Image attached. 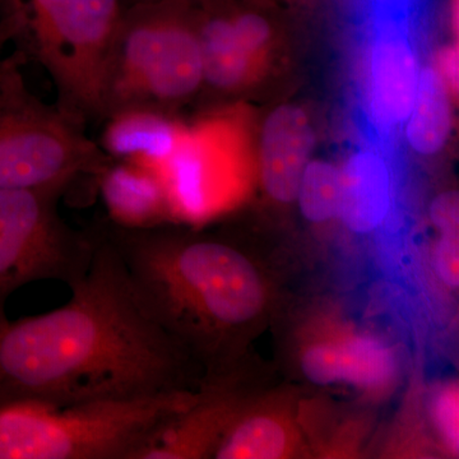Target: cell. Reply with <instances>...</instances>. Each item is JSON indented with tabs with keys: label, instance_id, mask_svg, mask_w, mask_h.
I'll list each match as a JSON object with an SVG mask.
<instances>
[{
	"label": "cell",
	"instance_id": "cell-1",
	"mask_svg": "<svg viewBox=\"0 0 459 459\" xmlns=\"http://www.w3.org/2000/svg\"><path fill=\"white\" fill-rule=\"evenodd\" d=\"M89 271L65 305L0 323V402L65 406L186 389L189 359L143 309L93 226Z\"/></svg>",
	"mask_w": 459,
	"mask_h": 459
},
{
	"label": "cell",
	"instance_id": "cell-2",
	"mask_svg": "<svg viewBox=\"0 0 459 459\" xmlns=\"http://www.w3.org/2000/svg\"><path fill=\"white\" fill-rule=\"evenodd\" d=\"M98 228L166 336L190 361L204 362L212 373L229 369L267 301L255 262L228 240L168 223L129 230L107 220Z\"/></svg>",
	"mask_w": 459,
	"mask_h": 459
},
{
	"label": "cell",
	"instance_id": "cell-3",
	"mask_svg": "<svg viewBox=\"0 0 459 459\" xmlns=\"http://www.w3.org/2000/svg\"><path fill=\"white\" fill-rule=\"evenodd\" d=\"M186 389L65 406L0 402V459H142L188 409Z\"/></svg>",
	"mask_w": 459,
	"mask_h": 459
},
{
	"label": "cell",
	"instance_id": "cell-4",
	"mask_svg": "<svg viewBox=\"0 0 459 459\" xmlns=\"http://www.w3.org/2000/svg\"><path fill=\"white\" fill-rule=\"evenodd\" d=\"M202 89L192 0H126L105 63L102 120L132 107L172 111Z\"/></svg>",
	"mask_w": 459,
	"mask_h": 459
},
{
	"label": "cell",
	"instance_id": "cell-5",
	"mask_svg": "<svg viewBox=\"0 0 459 459\" xmlns=\"http://www.w3.org/2000/svg\"><path fill=\"white\" fill-rule=\"evenodd\" d=\"M126 0H0L13 54L40 65L57 107L86 124L102 120V78Z\"/></svg>",
	"mask_w": 459,
	"mask_h": 459
},
{
	"label": "cell",
	"instance_id": "cell-6",
	"mask_svg": "<svg viewBox=\"0 0 459 459\" xmlns=\"http://www.w3.org/2000/svg\"><path fill=\"white\" fill-rule=\"evenodd\" d=\"M22 60L4 57L0 72V190L65 186L93 179L110 161L86 124L45 104L27 86Z\"/></svg>",
	"mask_w": 459,
	"mask_h": 459
},
{
	"label": "cell",
	"instance_id": "cell-7",
	"mask_svg": "<svg viewBox=\"0 0 459 459\" xmlns=\"http://www.w3.org/2000/svg\"><path fill=\"white\" fill-rule=\"evenodd\" d=\"M65 186L0 190V323L9 298L36 282L74 285L89 271L92 228L75 230L59 212Z\"/></svg>",
	"mask_w": 459,
	"mask_h": 459
},
{
	"label": "cell",
	"instance_id": "cell-8",
	"mask_svg": "<svg viewBox=\"0 0 459 459\" xmlns=\"http://www.w3.org/2000/svg\"><path fill=\"white\" fill-rule=\"evenodd\" d=\"M161 175L174 217L204 220L229 210L247 184L246 150L238 126L222 115L186 126Z\"/></svg>",
	"mask_w": 459,
	"mask_h": 459
},
{
	"label": "cell",
	"instance_id": "cell-9",
	"mask_svg": "<svg viewBox=\"0 0 459 459\" xmlns=\"http://www.w3.org/2000/svg\"><path fill=\"white\" fill-rule=\"evenodd\" d=\"M300 368L313 385H350L379 394L394 383V351L382 340L342 322H325L304 337Z\"/></svg>",
	"mask_w": 459,
	"mask_h": 459
},
{
	"label": "cell",
	"instance_id": "cell-10",
	"mask_svg": "<svg viewBox=\"0 0 459 459\" xmlns=\"http://www.w3.org/2000/svg\"><path fill=\"white\" fill-rule=\"evenodd\" d=\"M407 5H376L367 57L368 105L380 128L403 126L418 91V54L404 22Z\"/></svg>",
	"mask_w": 459,
	"mask_h": 459
},
{
	"label": "cell",
	"instance_id": "cell-11",
	"mask_svg": "<svg viewBox=\"0 0 459 459\" xmlns=\"http://www.w3.org/2000/svg\"><path fill=\"white\" fill-rule=\"evenodd\" d=\"M316 146L309 115L295 105H281L263 123L259 141V177L268 197L294 204L299 183Z\"/></svg>",
	"mask_w": 459,
	"mask_h": 459
},
{
	"label": "cell",
	"instance_id": "cell-12",
	"mask_svg": "<svg viewBox=\"0 0 459 459\" xmlns=\"http://www.w3.org/2000/svg\"><path fill=\"white\" fill-rule=\"evenodd\" d=\"M102 123L98 144L108 159L160 172L177 152L188 126L170 110L150 107L120 108Z\"/></svg>",
	"mask_w": 459,
	"mask_h": 459
},
{
	"label": "cell",
	"instance_id": "cell-13",
	"mask_svg": "<svg viewBox=\"0 0 459 459\" xmlns=\"http://www.w3.org/2000/svg\"><path fill=\"white\" fill-rule=\"evenodd\" d=\"M108 221L141 230L164 225L174 217L161 172L134 162L111 160L95 177Z\"/></svg>",
	"mask_w": 459,
	"mask_h": 459
},
{
	"label": "cell",
	"instance_id": "cell-14",
	"mask_svg": "<svg viewBox=\"0 0 459 459\" xmlns=\"http://www.w3.org/2000/svg\"><path fill=\"white\" fill-rule=\"evenodd\" d=\"M341 168L338 220L353 234L368 235L382 228L394 208V178L379 151H355Z\"/></svg>",
	"mask_w": 459,
	"mask_h": 459
},
{
	"label": "cell",
	"instance_id": "cell-15",
	"mask_svg": "<svg viewBox=\"0 0 459 459\" xmlns=\"http://www.w3.org/2000/svg\"><path fill=\"white\" fill-rule=\"evenodd\" d=\"M299 446L300 434L287 413L279 410H247L241 404L223 431L212 458H291Z\"/></svg>",
	"mask_w": 459,
	"mask_h": 459
},
{
	"label": "cell",
	"instance_id": "cell-16",
	"mask_svg": "<svg viewBox=\"0 0 459 459\" xmlns=\"http://www.w3.org/2000/svg\"><path fill=\"white\" fill-rule=\"evenodd\" d=\"M453 93L434 66L420 71L418 91L404 122V137L413 152L434 156L451 138L455 115Z\"/></svg>",
	"mask_w": 459,
	"mask_h": 459
},
{
	"label": "cell",
	"instance_id": "cell-17",
	"mask_svg": "<svg viewBox=\"0 0 459 459\" xmlns=\"http://www.w3.org/2000/svg\"><path fill=\"white\" fill-rule=\"evenodd\" d=\"M307 221L322 225L338 220L341 168L327 160L312 159L299 183L295 199Z\"/></svg>",
	"mask_w": 459,
	"mask_h": 459
},
{
	"label": "cell",
	"instance_id": "cell-18",
	"mask_svg": "<svg viewBox=\"0 0 459 459\" xmlns=\"http://www.w3.org/2000/svg\"><path fill=\"white\" fill-rule=\"evenodd\" d=\"M434 424L442 437L446 449L452 455L458 453V388L457 385L446 386L435 398Z\"/></svg>",
	"mask_w": 459,
	"mask_h": 459
},
{
	"label": "cell",
	"instance_id": "cell-19",
	"mask_svg": "<svg viewBox=\"0 0 459 459\" xmlns=\"http://www.w3.org/2000/svg\"><path fill=\"white\" fill-rule=\"evenodd\" d=\"M434 272L451 290L459 283V232H439L433 253Z\"/></svg>",
	"mask_w": 459,
	"mask_h": 459
},
{
	"label": "cell",
	"instance_id": "cell-20",
	"mask_svg": "<svg viewBox=\"0 0 459 459\" xmlns=\"http://www.w3.org/2000/svg\"><path fill=\"white\" fill-rule=\"evenodd\" d=\"M430 220L439 232H459V198L455 190L442 193L430 207Z\"/></svg>",
	"mask_w": 459,
	"mask_h": 459
},
{
	"label": "cell",
	"instance_id": "cell-21",
	"mask_svg": "<svg viewBox=\"0 0 459 459\" xmlns=\"http://www.w3.org/2000/svg\"><path fill=\"white\" fill-rule=\"evenodd\" d=\"M434 68L437 69L453 96L457 95L459 87L458 44H449L444 47L437 54Z\"/></svg>",
	"mask_w": 459,
	"mask_h": 459
},
{
	"label": "cell",
	"instance_id": "cell-22",
	"mask_svg": "<svg viewBox=\"0 0 459 459\" xmlns=\"http://www.w3.org/2000/svg\"><path fill=\"white\" fill-rule=\"evenodd\" d=\"M12 35L13 32H12L11 26L5 21L0 20V71H2L3 62H4L3 51L8 44H11Z\"/></svg>",
	"mask_w": 459,
	"mask_h": 459
},
{
	"label": "cell",
	"instance_id": "cell-23",
	"mask_svg": "<svg viewBox=\"0 0 459 459\" xmlns=\"http://www.w3.org/2000/svg\"><path fill=\"white\" fill-rule=\"evenodd\" d=\"M0 72H2V71H0Z\"/></svg>",
	"mask_w": 459,
	"mask_h": 459
},
{
	"label": "cell",
	"instance_id": "cell-24",
	"mask_svg": "<svg viewBox=\"0 0 459 459\" xmlns=\"http://www.w3.org/2000/svg\"></svg>",
	"mask_w": 459,
	"mask_h": 459
}]
</instances>
